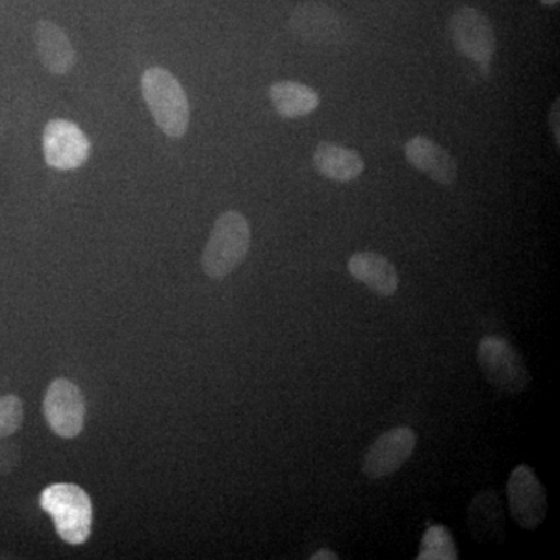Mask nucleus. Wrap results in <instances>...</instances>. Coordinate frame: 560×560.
Segmentation results:
<instances>
[{"instance_id":"obj_10","label":"nucleus","mask_w":560,"mask_h":560,"mask_svg":"<svg viewBox=\"0 0 560 560\" xmlns=\"http://www.w3.org/2000/svg\"><path fill=\"white\" fill-rule=\"evenodd\" d=\"M290 28L302 43L330 46L341 43L345 21L331 7L320 2L298 5L290 16Z\"/></svg>"},{"instance_id":"obj_19","label":"nucleus","mask_w":560,"mask_h":560,"mask_svg":"<svg viewBox=\"0 0 560 560\" xmlns=\"http://www.w3.org/2000/svg\"><path fill=\"white\" fill-rule=\"evenodd\" d=\"M20 452L11 444H0V475L9 474L16 466Z\"/></svg>"},{"instance_id":"obj_9","label":"nucleus","mask_w":560,"mask_h":560,"mask_svg":"<svg viewBox=\"0 0 560 560\" xmlns=\"http://www.w3.org/2000/svg\"><path fill=\"white\" fill-rule=\"evenodd\" d=\"M44 415L54 433L61 438L79 436L84 425L83 394L75 383L57 378L50 383L44 399Z\"/></svg>"},{"instance_id":"obj_6","label":"nucleus","mask_w":560,"mask_h":560,"mask_svg":"<svg viewBox=\"0 0 560 560\" xmlns=\"http://www.w3.org/2000/svg\"><path fill=\"white\" fill-rule=\"evenodd\" d=\"M43 153L55 171H75L90 160L91 140L73 121L54 119L44 128Z\"/></svg>"},{"instance_id":"obj_16","label":"nucleus","mask_w":560,"mask_h":560,"mask_svg":"<svg viewBox=\"0 0 560 560\" xmlns=\"http://www.w3.org/2000/svg\"><path fill=\"white\" fill-rule=\"evenodd\" d=\"M268 95L276 113L283 119H301L308 116L318 109L320 103L318 92L298 81H276L271 84Z\"/></svg>"},{"instance_id":"obj_8","label":"nucleus","mask_w":560,"mask_h":560,"mask_svg":"<svg viewBox=\"0 0 560 560\" xmlns=\"http://www.w3.org/2000/svg\"><path fill=\"white\" fill-rule=\"evenodd\" d=\"M416 445H418V436L415 430L408 427H397L386 431L377 438L364 455L363 466H361L364 477L370 480H382L396 474L411 458Z\"/></svg>"},{"instance_id":"obj_13","label":"nucleus","mask_w":560,"mask_h":560,"mask_svg":"<svg viewBox=\"0 0 560 560\" xmlns=\"http://www.w3.org/2000/svg\"><path fill=\"white\" fill-rule=\"evenodd\" d=\"M348 270L353 279L364 283L378 296H393L399 289L396 267L382 254L372 250L355 253L348 261Z\"/></svg>"},{"instance_id":"obj_11","label":"nucleus","mask_w":560,"mask_h":560,"mask_svg":"<svg viewBox=\"0 0 560 560\" xmlns=\"http://www.w3.org/2000/svg\"><path fill=\"white\" fill-rule=\"evenodd\" d=\"M405 158L412 167L442 186H452L458 179V164L447 150L427 136H415L405 143Z\"/></svg>"},{"instance_id":"obj_3","label":"nucleus","mask_w":560,"mask_h":560,"mask_svg":"<svg viewBox=\"0 0 560 560\" xmlns=\"http://www.w3.org/2000/svg\"><path fill=\"white\" fill-rule=\"evenodd\" d=\"M40 508L50 515L57 533L70 545L84 544L91 536L92 503L83 489L58 482L40 493Z\"/></svg>"},{"instance_id":"obj_12","label":"nucleus","mask_w":560,"mask_h":560,"mask_svg":"<svg viewBox=\"0 0 560 560\" xmlns=\"http://www.w3.org/2000/svg\"><path fill=\"white\" fill-rule=\"evenodd\" d=\"M36 51L51 75L65 77L75 68L77 54L68 33L51 21H39L33 31Z\"/></svg>"},{"instance_id":"obj_5","label":"nucleus","mask_w":560,"mask_h":560,"mask_svg":"<svg viewBox=\"0 0 560 560\" xmlns=\"http://www.w3.org/2000/svg\"><path fill=\"white\" fill-rule=\"evenodd\" d=\"M448 36L459 55L489 73L495 57L497 38L488 14L474 7H460L448 21Z\"/></svg>"},{"instance_id":"obj_2","label":"nucleus","mask_w":560,"mask_h":560,"mask_svg":"<svg viewBox=\"0 0 560 560\" xmlns=\"http://www.w3.org/2000/svg\"><path fill=\"white\" fill-rule=\"evenodd\" d=\"M250 228L237 210L221 213L202 250V270L210 279H224L248 256Z\"/></svg>"},{"instance_id":"obj_18","label":"nucleus","mask_w":560,"mask_h":560,"mask_svg":"<svg viewBox=\"0 0 560 560\" xmlns=\"http://www.w3.org/2000/svg\"><path fill=\"white\" fill-rule=\"evenodd\" d=\"M24 407L16 396L0 397V438H9L21 429Z\"/></svg>"},{"instance_id":"obj_1","label":"nucleus","mask_w":560,"mask_h":560,"mask_svg":"<svg viewBox=\"0 0 560 560\" xmlns=\"http://www.w3.org/2000/svg\"><path fill=\"white\" fill-rule=\"evenodd\" d=\"M143 101L162 132L180 139L189 130L190 103L178 79L164 68H150L140 80Z\"/></svg>"},{"instance_id":"obj_22","label":"nucleus","mask_w":560,"mask_h":560,"mask_svg":"<svg viewBox=\"0 0 560 560\" xmlns=\"http://www.w3.org/2000/svg\"><path fill=\"white\" fill-rule=\"evenodd\" d=\"M539 2L541 3V5L545 7H556L560 2V0H539Z\"/></svg>"},{"instance_id":"obj_7","label":"nucleus","mask_w":560,"mask_h":560,"mask_svg":"<svg viewBox=\"0 0 560 560\" xmlns=\"http://www.w3.org/2000/svg\"><path fill=\"white\" fill-rule=\"evenodd\" d=\"M512 518L525 529H536L547 515V492L529 466L515 467L508 481Z\"/></svg>"},{"instance_id":"obj_20","label":"nucleus","mask_w":560,"mask_h":560,"mask_svg":"<svg viewBox=\"0 0 560 560\" xmlns=\"http://www.w3.org/2000/svg\"><path fill=\"white\" fill-rule=\"evenodd\" d=\"M559 108H560V105H559V98H558V101L552 103L551 113H550V128H551V131H552V138H555L556 145H558V147L560 145V130H559L560 114H559Z\"/></svg>"},{"instance_id":"obj_4","label":"nucleus","mask_w":560,"mask_h":560,"mask_svg":"<svg viewBox=\"0 0 560 560\" xmlns=\"http://www.w3.org/2000/svg\"><path fill=\"white\" fill-rule=\"evenodd\" d=\"M478 364L486 381L504 394H522L528 388L530 374L525 360L506 338L488 335L478 345Z\"/></svg>"},{"instance_id":"obj_15","label":"nucleus","mask_w":560,"mask_h":560,"mask_svg":"<svg viewBox=\"0 0 560 560\" xmlns=\"http://www.w3.org/2000/svg\"><path fill=\"white\" fill-rule=\"evenodd\" d=\"M313 167L324 178L350 183L364 172V161L357 151L331 142H320L313 153Z\"/></svg>"},{"instance_id":"obj_14","label":"nucleus","mask_w":560,"mask_h":560,"mask_svg":"<svg viewBox=\"0 0 560 560\" xmlns=\"http://www.w3.org/2000/svg\"><path fill=\"white\" fill-rule=\"evenodd\" d=\"M467 523L471 536L478 541H501L504 539L503 506L495 490H482L471 500L467 511Z\"/></svg>"},{"instance_id":"obj_17","label":"nucleus","mask_w":560,"mask_h":560,"mask_svg":"<svg viewBox=\"0 0 560 560\" xmlns=\"http://www.w3.org/2000/svg\"><path fill=\"white\" fill-rule=\"evenodd\" d=\"M419 560H453L458 559L452 534L444 526H430L420 541Z\"/></svg>"},{"instance_id":"obj_21","label":"nucleus","mask_w":560,"mask_h":560,"mask_svg":"<svg viewBox=\"0 0 560 560\" xmlns=\"http://www.w3.org/2000/svg\"><path fill=\"white\" fill-rule=\"evenodd\" d=\"M312 560H337L338 556L335 555L334 551L327 550V548H323V550H318L315 555L312 556Z\"/></svg>"}]
</instances>
